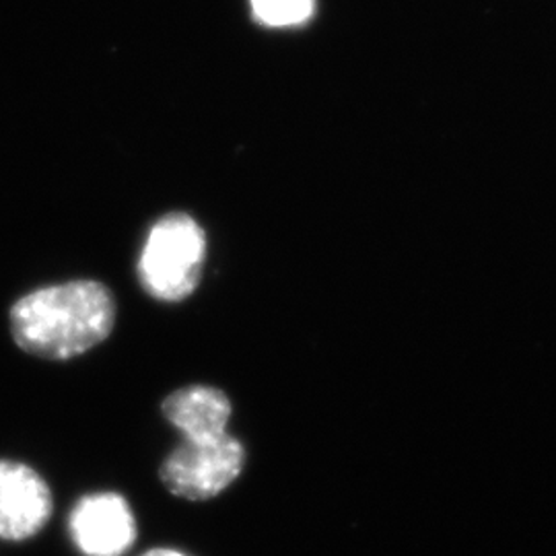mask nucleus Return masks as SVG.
<instances>
[{
  "label": "nucleus",
  "mask_w": 556,
  "mask_h": 556,
  "mask_svg": "<svg viewBox=\"0 0 556 556\" xmlns=\"http://www.w3.org/2000/svg\"><path fill=\"white\" fill-rule=\"evenodd\" d=\"M15 344L34 357L68 361L96 349L116 326V301L98 280L41 287L9 314Z\"/></svg>",
  "instance_id": "f257e3e1"
},
{
  "label": "nucleus",
  "mask_w": 556,
  "mask_h": 556,
  "mask_svg": "<svg viewBox=\"0 0 556 556\" xmlns=\"http://www.w3.org/2000/svg\"><path fill=\"white\" fill-rule=\"evenodd\" d=\"M206 236L186 213L161 217L140 252L139 280L153 299L176 303L190 298L202 278Z\"/></svg>",
  "instance_id": "f03ea898"
},
{
  "label": "nucleus",
  "mask_w": 556,
  "mask_h": 556,
  "mask_svg": "<svg viewBox=\"0 0 556 556\" xmlns=\"http://www.w3.org/2000/svg\"><path fill=\"white\" fill-rule=\"evenodd\" d=\"M245 466V447L238 438L225 433L206 441H181L163 459L160 478L163 486L186 501L217 497L238 480Z\"/></svg>",
  "instance_id": "7ed1b4c3"
},
{
  "label": "nucleus",
  "mask_w": 556,
  "mask_h": 556,
  "mask_svg": "<svg viewBox=\"0 0 556 556\" xmlns=\"http://www.w3.org/2000/svg\"><path fill=\"white\" fill-rule=\"evenodd\" d=\"M68 530L85 556H122L137 540V519L118 493H93L77 501Z\"/></svg>",
  "instance_id": "20e7f679"
},
{
  "label": "nucleus",
  "mask_w": 556,
  "mask_h": 556,
  "mask_svg": "<svg viewBox=\"0 0 556 556\" xmlns=\"http://www.w3.org/2000/svg\"><path fill=\"white\" fill-rule=\"evenodd\" d=\"M52 493L29 466L0 459V538L20 542L36 536L52 516Z\"/></svg>",
  "instance_id": "39448f33"
},
{
  "label": "nucleus",
  "mask_w": 556,
  "mask_h": 556,
  "mask_svg": "<svg viewBox=\"0 0 556 556\" xmlns=\"http://www.w3.org/2000/svg\"><path fill=\"white\" fill-rule=\"evenodd\" d=\"M161 413L186 441H206L229 433L231 400L211 386H188L165 397Z\"/></svg>",
  "instance_id": "423d86ee"
},
{
  "label": "nucleus",
  "mask_w": 556,
  "mask_h": 556,
  "mask_svg": "<svg viewBox=\"0 0 556 556\" xmlns=\"http://www.w3.org/2000/svg\"><path fill=\"white\" fill-rule=\"evenodd\" d=\"M316 0H252L254 17L268 27H293L314 15Z\"/></svg>",
  "instance_id": "0eeeda50"
},
{
  "label": "nucleus",
  "mask_w": 556,
  "mask_h": 556,
  "mask_svg": "<svg viewBox=\"0 0 556 556\" xmlns=\"http://www.w3.org/2000/svg\"><path fill=\"white\" fill-rule=\"evenodd\" d=\"M142 556H188L184 555V553H179V551H172V548H155V551H149V553H144Z\"/></svg>",
  "instance_id": "6e6552de"
}]
</instances>
